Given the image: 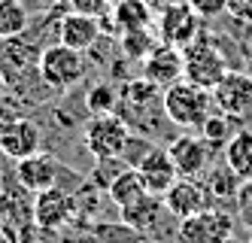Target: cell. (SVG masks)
Instances as JSON below:
<instances>
[{
    "mask_svg": "<svg viewBox=\"0 0 252 243\" xmlns=\"http://www.w3.org/2000/svg\"><path fill=\"white\" fill-rule=\"evenodd\" d=\"M225 73H228L225 55L216 49L207 36H197L194 43H189L183 49V79L213 91L225 79Z\"/></svg>",
    "mask_w": 252,
    "mask_h": 243,
    "instance_id": "obj_2",
    "label": "cell"
},
{
    "mask_svg": "<svg viewBox=\"0 0 252 243\" xmlns=\"http://www.w3.org/2000/svg\"><path fill=\"white\" fill-rule=\"evenodd\" d=\"M213 106L234 125L252 122V76L243 70H228L225 79L213 88Z\"/></svg>",
    "mask_w": 252,
    "mask_h": 243,
    "instance_id": "obj_5",
    "label": "cell"
},
{
    "mask_svg": "<svg viewBox=\"0 0 252 243\" xmlns=\"http://www.w3.org/2000/svg\"><path fill=\"white\" fill-rule=\"evenodd\" d=\"M58 174H61V164L46 152H33L22 161H15V176L28 192H46L52 185H58Z\"/></svg>",
    "mask_w": 252,
    "mask_h": 243,
    "instance_id": "obj_14",
    "label": "cell"
},
{
    "mask_svg": "<svg viewBox=\"0 0 252 243\" xmlns=\"http://www.w3.org/2000/svg\"><path fill=\"white\" fill-rule=\"evenodd\" d=\"M137 174L143 176V185H146L149 195H164L179 179V171H176V164H173V158L167 152V146L164 149L161 146L149 149V152L137 161Z\"/></svg>",
    "mask_w": 252,
    "mask_h": 243,
    "instance_id": "obj_11",
    "label": "cell"
},
{
    "mask_svg": "<svg viewBox=\"0 0 252 243\" xmlns=\"http://www.w3.org/2000/svg\"><path fill=\"white\" fill-rule=\"evenodd\" d=\"M116 3V0H70V9H76V12H85V15H103V12H110V6Z\"/></svg>",
    "mask_w": 252,
    "mask_h": 243,
    "instance_id": "obj_27",
    "label": "cell"
},
{
    "mask_svg": "<svg viewBox=\"0 0 252 243\" xmlns=\"http://www.w3.org/2000/svg\"><path fill=\"white\" fill-rule=\"evenodd\" d=\"M58 36H61L58 43L76 49V52H88V49L97 43V36H100V18L70 9L61 22H58Z\"/></svg>",
    "mask_w": 252,
    "mask_h": 243,
    "instance_id": "obj_15",
    "label": "cell"
},
{
    "mask_svg": "<svg viewBox=\"0 0 252 243\" xmlns=\"http://www.w3.org/2000/svg\"><path fill=\"white\" fill-rule=\"evenodd\" d=\"M73 213H76L73 195H67L58 185H52L46 192H37V201H33V222H37V228L58 231L73 219Z\"/></svg>",
    "mask_w": 252,
    "mask_h": 243,
    "instance_id": "obj_9",
    "label": "cell"
},
{
    "mask_svg": "<svg viewBox=\"0 0 252 243\" xmlns=\"http://www.w3.org/2000/svg\"><path fill=\"white\" fill-rule=\"evenodd\" d=\"M231 125H234V122L225 119L222 113H213V116L201 125L207 146H222V149H225V143H228V137H231Z\"/></svg>",
    "mask_w": 252,
    "mask_h": 243,
    "instance_id": "obj_24",
    "label": "cell"
},
{
    "mask_svg": "<svg viewBox=\"0 0 252 243\" xmlns=\"http://www.w3.org/2000/svg\"><path fill=\"white\" fill-rule=\"evenodd\" d=\"M186 3L207 22V18H216V15L228 12V3H231V0H186Z\"/></svg>",
    "mask_w": 252,
    "mask_h": 243,
    "instance_id": "obj_26",
    "label": "cell"
},
{
    "mask_svg": "<svg viewBox=\"0 0 252 243\" xmlns=\"http://www.w3.org/2000/svg\"><path fill=\"white\" fill-rule=\"evenodd\" d=\"M228 12L243 25H252V0H231L228 3Z\"/></svg>",
    "mask_w": 252,
    "mask_h": 243,
    "instance_id": "obj_28",
    "label": "cell"
},
{
    "mask_svg": "<svg viewBox=\"0 0 252 243\" xmlns=\"http://www.w3.org/2000/svg\"><path fill=\"white\" fill-rule=\"evenodd\" d=\"M0 95H3V76H0Z\"/></svg>",
    "mask_w": 252,
    "mask_h": 243,
    "instance_id": "obj_30",
    "label": "cell"
},
{
    "mask_svg": "<svg viewBox=\"0 0 252 243\" xmlns=\"http://www.w3.org/2000/svg\"><path fill=\"white\" fill-rule=\"evenodd\" d=\"M201 22L204 18L197 15L186 0H176V3H167L161 9L158 22H155V34H158L161 43L186 49L189 43H194L197 36H201Z\"/></svg>",
    "mask_w": 252,
    "mask_h": 243,
    "instance_id": "obj_6",
    "label": "cell"
},
{
    "mask_svg": "<svg viewBox=\"0 0 252 243\" xmlns=\"http://www.w3.org/2000/svg\"><path fill=\"white\" fill-rule=\"evenodd\" d=\"M222 152H225V164L240 179H252V128L234 131Z\"/></svg>",
    "mask_w": 252,
    "mask_h": 243,
    "instance_id": "obj_17",
    "label": "cell"
},
{
    "mask_svg": "<svg viewBox=\"0 0 252 243\" xmlns=\"http://www.w3.org/2000/svg\"><path fill=\"white\" fill-rule=\"evenodd\" d=\"M116 104H119V91L110 82H94L85 95V106L92 116H106V113H116Z\"/></svg>",
    "mask_w": 252,
    "mask_h": 243,
    "instance_id": "obj_22",
    "label": "cell"
},
{
    "mask_svg": "<svg viewBox=\"0 0 252 243\" xmlns=\"http://www.w3.org/2000/svg\"><path fill=\"white\" fill-rule=\"evenodd\" d=\"M106 195H110V201L116 204V207H131V204H137L140 198H146V185H143V176L137 174V167H125V171L110 182V189H106Z\"/></svg>",
    "mask_w": 252,
    "mask_h": 243,
    "instance_id": "obj_19",
    "label": "cell"
},
{
    "mask_svg": "<svg viewBox=\"0 0 252 243\" xmlns=\"http://www.w3.org/2000/svg\"><path fill=\"white\" fill-rule=\"evenodd\" d=\"M143 79L155 82L158 88H167V85L179 82L183 79V49L158 43L149 52V58L143 61Z\"/></svg>",
    "mask_w": 252,
    "mask_h": 243,
    "instance_id": "obj_13",
    "label": "cell"
},
{
    "mask_svg": "<svg viewBox=\"0 0 252 243\" xmlns=\"http://www.w3.org/2000/svg\"><path fill=\"white\" fill-rule=\"evenodd\" d=\"M249 243H252V237H249Z\"/></svg>",
    "mask_w": 252,
    "mask_h": 243,
    "instance_id": "obj_31",
    "label": "cell"
},
{
    "mask_svg": "<svg viewBox=\"0 0 252 243\" xmlns=\"http://www.w3.org/2000/svg\"><path fill=\"white\" fill-rule=\"evenodd\" d=\"M82 137H85V149L97 161L119 158V155H125V149L131 146V125L116 113L92 116V122L85 125Z\"/></svg>",
    "mask_w": 252,
    "mask_h": 243,
    "instance_id": "obj_4",
    "label": "cell"
},
{
    "mask_svg": "<svg viewBox=\"0 0 252 243\" xmlns=\"http://www.w3.org/2000/svg\"><path fill=\"white\" fill-rule=\"evenodd\" d=\"M85 76V52H76L64 43H52L40 52V79L55 88L67 91Z\"/></svg>",
    "mask_w": 252,
    "mask_h": 243,
    "instance_id": "obj_3",
    "label": "cell"
},
{
    "mask_svg": "<svg viewBox=\"0 0 252 243\" xmlns=\"http://www.w3.org/2000/svg\"><path fill=\"white\" fill-rule=\"evenodd\" d=\"M113 25L116 31H137V28H149L152 25V6H149V0H116L113 3Z\"/></svg>",
    "mask_w": 252,
    "mask_h": 243,
    "instance_id": "obj_18",
    "label": "cell"
},
{
    "mask_svg": "<svg viewBox=\"0 0 252 243\" xmlns=\"http://www.w3.org/2000/svg\"><path fill=\"white\" fill-rule=\"evenodd\" d=\"M161 109H164V116L176 128H201L216 113L213 91L194 85L189 79H179V82L164 88V95H161Z\"/></svg>",
    "mask_w": 252,
    "mask_h": 243,
    "instance_id": "obj_1",
    "label": "cell"
},
{
    "mask_svg": "<svg viewBox=\"0 0 252 243\" xmlns=\"http://www.w3.org/2000/svg\"><path fill=\"white\" fill-rule=\"evenodd\" d=\"M167 152L176 164L179 176H201L210 161V146L197 134H179L167 143Z\"/></svg>",
    "mask_w": 252,
    "mask_h": 243,
    "instance_id": "obj_12",
    "label": "cell"
},
{
    "mask_svg": "<svg viewBox=\"0 0 252 243\" xmlns=\"http://www.w3.org/2000/svg\"><path fill=\"white\" fill-rule=\"evenodd\" d=\"M55 3H58V6H70V0H55Z\"/></svg>",
    "mask_w": 252,
    "mask_h": 243,
    "instance_id": "obj_29",
    "label": "cell"
},
{
    "mask_svg": "<svg viewBox=\"0 0 252 243\" xmlns=\"http://www.w3.org/2000/svg\"><path fill=\"white\" fill-rule=\"evenodd\" d=\"M234 237V219L225 210H204L197 216L179 219L176 243H231Z\"/></svg>",
    "mask_w": 252,
    "mask_h": 243,
    "instance_id": "obj_7",
    "label": "cell"
},
{
    "mask_svg": "<svg viewBox=\"0 0 252 243\" xmlns=\"http://www.w3.org/2000/svg\"><path fill=\"white\" fill-rule=\"evenodd\" d=\"M40 146H43V134L37 122L31 119H9L0 128V152L12 161H22L33 152H40Z\"/></svg>",
    "mask_w": 252,
    "mask_h": 243,
    "instance_id": "obj_10",
    "label": "cell"
},
{
    "mask_svg": "<svg viewBox=\"0 0 252 243\" xmlns=\"http://www.w3.org/2000/svg\"><path fill=\"white\" fill-rule=\"evenodd\" d=\"M161 201H164V207L173 219H189V216H197L213 207V195L204 182H197V176H179L161 195Z\"/></svg>",
    "mask_w": 252,
    "mask_h": 243,
    "instance_id": "obj_8",
    "label": "cell"
},
{
    "mask_svg": "<svg viewBox=\"0 0 252 243\" xmlns=\"http://www.w3.org/2000/svg\"><path fill=\"white\" fill-rule=\"evenodd\" d=\"M28 25L31 15L22 0H0V40H12V36L25 34Z\"/></svg>",
    "mask_w": 252,
    "mask_h": 243,
    "instance_id": "obj_20",
    "label": "cell"
},
{
    "mask_svg": "<svg viewBox=\"0 0 252 243\" xmlns=\"http://www.w3.org/2000/svg\"><path fill=\"white\" fill-rule=\"evenodd\" d=\"M234 201H237V216L240 222L252 231V179H243L237 195H234Z\"/></svg>",
    "mask_w": 252,
    "mask_h": 243,
    "instance_id": "obj_25",
    "label": "cell"
},
{
    "mask_svg": "<svg viewBox=\"0 0 252 243\" xmlns=\"http://www.w3.org/2000/svg\"><path fill=\"white\" fill-rule=\"evenodd\" d=\"M240 182L243 179L225 164V167H219V171H210V176H207L204 185L210 189L213 198H234V195H237V189H240Z\"/></svg>",
    "mask_w": 252,
    "mask_h": 243,
    "instance_id": "obj_23",
    "label": "cell"
},
{
    "mask_svg": "<svg viewBox=\"0 0 252 243\" xmlns=\"http://www.w3.org/2000/svg\"><path fill=\"white\" fill-rule=\"evenodd\" d=\"M119 213L125 219V225H131L137 231H155L161 216L167 213V207H164V201H161V195H146L137 204H131V207H122Z\"/></svg>",
    "mask_w": 252,
    "mask_h": 243,
    "instance_id": "obj_16",
    "label": "cell"
},
{
    "mask_svg": "<svg viewBox=\"0 0 252 243\" xmlns=\"http://www.w3.org/2000/svg\"><path fill=\"white\" fill-rule=\"evenodd\" d=\"M158 43H161V40H158V34H155L152 28L125 31V34H122V40H119L122 55H125V58H131V61H146V58H149V52H152Z\"/></svg>",
    "mask_w": 252,
    "mask_h": 243,
    "instance_id": "obj_21",
    "label": "cell"
}]
</instances>
